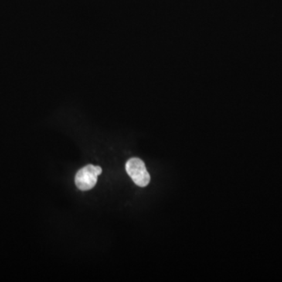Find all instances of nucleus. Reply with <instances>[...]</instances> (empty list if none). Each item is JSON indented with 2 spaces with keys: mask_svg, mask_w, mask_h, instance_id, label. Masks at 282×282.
I'll list each match as a JSON object with an SVG mask.
<instances>
[{
  "mask_svg": "<svg viewBox=\"0 0 282 282\" xmlns=\"http://www.w3.org/2000/svg\"><path fill=\"white\" fill-rule=\"evenodd\" d=\"M126 170L127 174L137 186L144 188L149 184L151 177L146 168L145 164L140 158H130L126 162Z\"/></svg>",
  "mask_w": 282,
  "mask_h": 282,
  "instance_id": "nucleus-1",
  "label": "nucleus"
},
{
  "mask_svg": "<svg viewBox=\"0 0 282 282\" xmlns=\"http://www.w3.org/2000/svg\"><path fill=\"white\" fill-rule=\"evenodd\" d=\"M102 174L100 166L88 165L78 171L76 176V184L81 191H89L94 188L97 177Z\"/></svg>",
  "mask_w": 282,
  "mask_h": 282,
  "instance_id": "nucleus-2",
  "label": "nucleus"
}]
</instances>
